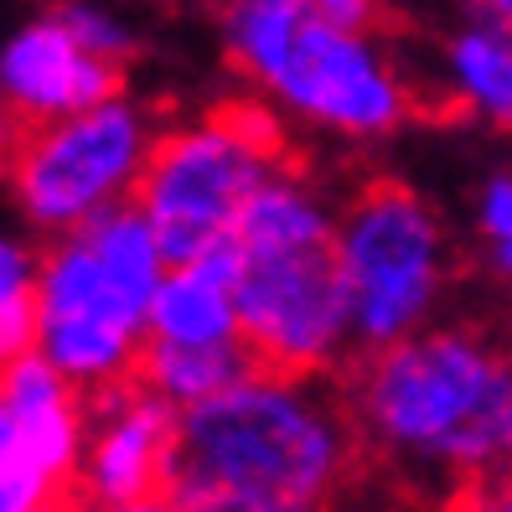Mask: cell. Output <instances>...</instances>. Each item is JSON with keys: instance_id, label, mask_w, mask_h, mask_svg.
<instances>
[{"instance_id": "cell-10", "label": "cell", "mask_w": 512, "mask_h": 512, "mask_svg": "<svg viewBox=\"0 0 512 512\" xmlns=\"http://www.w3.org/2000/svg\"><path fill=\"white\" fill-rule=\"evenodd\" d=\"M114 94H125V68L83 47L57 11L16 26L0 42V109L21 130L104 104Z\"/></svg>"}, {"instance_id": "cell-6", "label": "cell", "mask_w": 512, "mask_h": 512, "mask_svg": "<svg viewBox=\"0 0 512 512\" xmlns=\"http://www.w3.org/2000/svg\"><path fill=\"white\" fill-rule=\"evenodd\" d=\"M331 254L347 285L357 352L394 347L440 321L456 249L445 218L409 182L373 176L357 187L337 207Z\"/></svg>"}, {"instance_id": "cell-13", "label": "cell", "mask_w": 512, "mask_h": 512, "mask_svg": "<svg viewBox=\"0 0 512 512\" xmlns=\"http://www.w3.org/2000/svg\"><path fill=\"white\" fill-rule=\"evenodd\" d=\"M440 99L476 125L512 135V26L476 11L440 42Z\"/></svg>"}, {"instance_id": "cell-5", "label": "cell", "mask_w": 512, "mask_h": 512, "mask_svg": "<svg viewBox=\"0 0 512 512\" xmlns=\"http://www.w3.org/2000/svg\"><path fill=\"white\" fill-rule=\"evenodd\" d=\"M285 166V119L264 99H233L156 135L135 207L161 233L171 264L233 244L249 197Z\"/></svg>"}, {"instance_id": "cell-14", "label": "cell", "mask_w": 512, "mask_h": 512, "mask_svg": "<svg viewBox=\"0 0 512 512\" xmlns=\"http://www.w3.org/2000/svg\"><path fill=\"white\" fill-rule=\"evenodd\" d=\"M249 368H259L244 342H213V347H187V342H145L135 378L161 394L171 409H197L233 388Z\"/></svg>"}, {"instance_id": "cell-17", "label": "cell", "mask_w": 512, "mask_h": 512, "mask_svg": "<svg viewBox=\"0 0 512 512\" xmlns=\"http://www.w3.org/2000/svg\"><path fill=\"white\" fill-rule=\"evenodd\" d=\"M476 233H481V244L512 238V171H492L476 187Z\"/></svg>"}, {"instance_id": "cell-19", "label": "cell", "mask_w": 512, "mask_h": 512, "mask_svg": "<svg viewBox=\"0 0 512 512\" xmlns=\"http://www.w3.org/2000/svg\"><path fill=\"white\" fill-rule=\"evenodd\" d=\"M461 512H512V481L487 476V481H476V487H466Z\"/></svg>"}, {"instance_id": "cell-18", "label": "cell", "mask_w": 512, "mask_h": 512, "mask_svg": "<svg viewBox=\"0 0 512 512\" xmlns=\"http://www.w3.org/2000/svg\"><path fill=\"white\" fill-rule=\"evenodd\" d=\"M311 6L326 21L352 26V32H378V21H383V0H311Z\"/></svg>"}, {"instance_id": "cell-20", "label": "cell", "mask_w": 512, "mask_h": 512, "mask_svg": "<svg viewBox=\"0 0 512 512\" xmlns=\"http://www.w3.org/2000/svg\"><path fill=\"white\" fill-rule=\"evenodd\" d=\"M73 512H176L171 497H135V502H78Z\"/></svg>"}, {"instance_id": "cell-7", "label": "cell", "mask_w": 512, "mask_h": 512, "mask_svg": "<svg viewBox=\"0 0 512 512\" xmlns=\"http://www.w3.org/2000/svg\"><path fill=\"white\" fill-rule=\"evenodd\" d=\"M150 145V109L125 94L21 130L6 156L21 213L47 233H73L135 202Z\"/></svg>"}, {"instance_id": "cell-3", "label": "cell", "mask_w": 512, "mask_h": 512, "mask_svg": "<svg viewBox=\"0 0 512 512\" xmlns=\"http://www.w3.org/2000/svg\"><path fill=\"white\" fill-rule=\"evenodd\" d=\"M218 42L233 73L295 130L378 145L419 109L399 52L378 32L326 21L311 0H223Z\"/></svg>"}, {"instance_id": "cell-15", "label": "cell", "mask_w": 512, "mask_h": 512, "mask_svg": "<svg viewBox=\"0 0 512 512\" xmlns=\"http://www.w3.org/2000/svg\"><path fill=\"white\" fill-rule=\"evenodd\" d=\"M37 264L42 254L0 233V368L37 352Z\"/></svg>"}, {"instance_id": "cell-22", "label": "cell", "mask_w": 512, "mask_h": 512, "mask_svg": "<svg viewBox=\"0 0 512 512\" xmlns=\"http://www.w3.org/2000/svg\"><path fill=\"white\" fill-rule=\"evenodd\" d=\"M487 264H492V275L502 285H512V238H497V244H487Z\"/></svg>"}, {"instance_id": "cell-23", "label": "cell", "mask_w": 512, "mask_h": 512, "mask_svg": "<svg viewBox=\"0 0 512 512\" xmlns=\"http://www.w3.org/2000/svg\"><path fill=\"white\" fill-rule=\"evenodd\" d=\"M471 6H476L481 16H492V21L512 26V0H471Z\"/></svg>"}, {"instance_id": "cell-2", "label": "cell", "mask_w": 512, "mask_h": 512, "mask_svg": "<svg viewBox=\"0 0 512 512\" xmlns=\"http://www.w3.org/2000/svg\"><path fill=\"white\" fill-rule=\"evenodd\" d=\"M347 409L378 456L466 492L512 461V347L481 326L435 321L363 352Z\"/></svg>"}, {"instance_id": "cell-1", "label": "cell", "mask_w": 512, "mask_h": 512, "mask_svg": "<svg viewBox=\"0 0 512 512\" xmlns=\"http://www.w3.org/2000/svg\"><path fill=\"white\" fill-rule=\"evenodd\" d=\"M357 419L311 373L249 368L182 414L176 512H326L357 456Z\"/></svg>"}, {"instance_id": "cell-8", "label": "cell", "mask_w": 512, "mask_h": 512, "mask_svg": "<svg viewBox=\"0 0 512 512\" xmlns=\"http://www.w3.org/2000/svg\"><path fill=\"white\" fill-rule=\"evenodd\" d=\"M238 337L259 368L275 373H331L347 357L352 311L331 244L238 249Z\"/></svg>"}, {"instance_id": "cell-12", "label": "cell", "mask_w": 512, "mask_h": 512, "mask_svg": "<svg viewBox=\"0 0 512 512\" xmlns=\"http://www.w3.org/2000/svg\"><path fill=\"white\" fill-rule=\"evenodd\" d=\"M238 254L233 244L171 264L166 280L150 300V342H187V347H213V342H244L238 337Z\"/></svg>"}, {"instance_id": "cell-9", "label": "cell", "mask_w": 512, "mask_h": 512, "mask_svg": "<svg viewBox=\"0 0 512 512\" xmlns=\"http://www.w3.org/2000/svg\"><path fill=\"white\" fill-rule=\"evenodd\" d=\"M176 435H182V409L150 394L140 378L88 394V445L78 466V497L83 502L166 497Z\"/></svg>"}, {"instance_id": "cell-4", "label": "cell", "mask_w": 512, "mask_h": 512, "mask_svg": "<svg viewBox=\"0 0 512 512\" xmlns=\"http://www.w3.org/2000/svg\"><path fill=\"white\" fill-rule=\"evenodd\" d=\"M166 269L171 259L135 202L57 233L37 264V352L83 394L130 383Z\"/></svg>"}, {"instance_id": "cell-16", "label": "cell", "mask_w": 512, "mask_h": 512, "mask_svg": "<svg viewBox=\"0 0 512 512\" xmlns=\"http://www.w3.org/2000/svg\"><path fill=\"white\" fill-rule=\"evenodd\" d=\"M52 11L73 26L83 47H94L99 57H109V63H119V68H125L135 57V47H140L135 26L119 16L114 6H104V0H57Z\"/></svg>"}, {"instance_id": "cell-21", "label": "cell", "mask_w": 512, "mask_h": 512, "mask_svg": "<svg viewBox=\"0 0 512 512\" xmlns=\"http://www.w3.org/2000/svg\"><path fill=\"white\" fill-rule=\"evenodd\" d=\"M16 461V425H11V404H6V383H0V471Z\"/></svg>"}, {"instance_id": "cell-11", "label": "cell", "mask_w": 512, "mask_h": 512, "mask_svg": "<svg viewBox=\"0 0 512 512\" xmlns=\"http://www.w3.org/2000/svg\"><path fill=\"white\" fill-rule=\"evenodd\" d=\"M0 383H6L21 461H32L57 487L78 492V466L88 445V394L73 378L57 373L42 352H26L16 363H6Z\"/></svg>"}]
</instances>
